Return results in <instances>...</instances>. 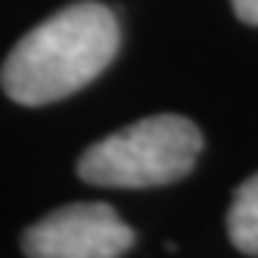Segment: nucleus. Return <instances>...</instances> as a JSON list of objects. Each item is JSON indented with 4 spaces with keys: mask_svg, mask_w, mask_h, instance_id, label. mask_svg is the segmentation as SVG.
I'll list each match as a JSON object with an SVG mask.
<instances>
[{
    "mask_svg": "<svg viewBox=\"0 0 258 258\" xmlns=\"http://www.w3.org/2000/svg\"><path fill=\"white\" fill-rule=\"evenodd\" d=\"M118 22L103 4H72L13 47L0 84L19 106H47L87 87L118 53Z\"/></svg>",
    "mask_w": 258,
    "mask_h": 258,
    "instance_id": "1",
    "label": "nucleus"
},
{
    "mask_svg": "<svg viewBox=\"0 0 258 258\" xmlns=\"http://www.w3.org/2000/svg\"><path fill=\"white\" fill-rule=\"evenodd\" d=\"M202 153L199 127L183 115H150L87 146L78 177L109 190L165 187L193 171Z\"/></svg>",
    "mask_w": 258,
    "mask_h": 258,
    "instance_id": "2",
    "label": "nucleus"
},
{
    "mask_svg": "<svg viewBox=\"0 0 258 258\" xmlns=\"http://www.w3.org/2000/svg\"><path fill=\"white\" fill-rule=\"evenodd\" d=\"M134 246V230L106 202H78L41 218L22 233L31 258H118Z\"/></svg>",
    "mask_w": 258,
    "mask_h": 258,
    "instance_id": "3",
    "label": "nucleus"
},
{
    "mask_svg": "<svg viewBox=\"0 0 258 258\" xmlns=\"http://www.w3.org/2000/svg\"><path fill=\"white\" fill-rule=\"evenodd\" d=\"M227 233L243 255H258V174H252L233 193L227 212Z\"/></svg>",
    "mask_w": 258,
    "mask_h": 258,
    "instance_id": "4",
    "label": "nucleus"
},
{
    "mask_svg": "<svg viewBox=\"0 0 258 258\" xmlns=\"http://www.w3.org/2000/svg\"><path fill=\"white\" fill-rule=\"evenodd\" d=\"M230 7H233V13L246 25H255L258 28V0H230Z\"/></svg>",
    "mask_w": 258,
    "mask_h": 258,
    "instance_id": "5",
    "label": "nucleus"
}]
</instances>
